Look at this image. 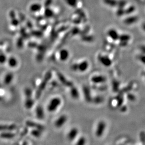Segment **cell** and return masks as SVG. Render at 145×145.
<instances>
[{
	"instance_id": "cell-10",
	"label": "cell",
	"mask_w": 145,
	"mask_h": 145,
	"mask_svg": "<svg viewBox=\"0 0 145 145\" xmlns=\"http://www.w3.org/2000/svg\"><path fill=\"white\" fill-rule=\"evenodd\" d=\"M35 114L37 118L43 120L45 116V113L43 107L40 105H38L35 109Z\"/></svg>"
},
{
	"instance_id": "cell-16",
	"label": "cell",
	"mask_w": 145,
	"mask_h": 145,
	"mask_svg": "<svg viewBox=\"0 0 145 145\" xmlns=\"http://www.w3.org/2000/svg\"><path fill=\"white\" fill-rule=\"evenodd\" d=\"M16 134L12 131L3 132L0 134V137L4 139H11L16 136Z\"/></svg>"
},
{
	"instance_id": "cell-20",
	"label": "cell",
	"mask_w": 145,
	"mask_h": 145,
	"mask_svg": "<svg viewBox=\"0 0 145 145\" xmlns=\"http://www.w3.org/2000/svg\"><path fill=\"white\" fill-rule=\"evenodd\" d=\"M42 131H43L40 129H33L30 132V133H31V135L33 136L34 137L36 138H39L42 135Z\"/></svg>"
},
{
	"instance_id": "cell-6",
	"label": "cell",
	"mask_w": 145,
	"mask_h": 145,
	"mask_svg": "<svg viewBox=\"0 0 145 145\" xmlns=\"http://www.w3.org/2000/svg\"><path fill=\"white\" fill-rule=\"evenodd\" d=\"M90 81L95 85H102L106 83L107 78L102 74H95L91 77Z\"/></svg>"
},
{
	"instance_id": "cell-23",
	"label": "cell",
	"mask_w": 145,
	"mask_h": 145,
	"mask_svg": "<svg viewBox=\"0 0 145 145\" xmlns=\"http://www.w3.org/2000/svg\"><path fill=\"white\" fill-rule=\"evenodd\" d=\"M7 59L6 56L4 53H0V64H4L7 62Z\"/></svg>"
},
{
	"instance_id": "cell-3",
	"label": "cell",
	"mask_w": 145,
	"mask_h": 145,
	"mask_svg": "<svg viewBox=\"0 0 145 145\" xmlns=\"http://www.w3.org/2000/svg\"><path fill=\"white\" fill-rule=\"evenodd\" d=\"M107 128L106 122L103 120H100L96 125L94 130L95 136L98 138H102Z\"/></svg>"
},
{
	"instance_id": "cell-14",
	"label": "cell",
	"mask_w": 145,
	"mask_h": 145,
	"mask_svg": "<svg viewBox=\"0 0 145 145\" xmlns=\"http://www.w3.org/2000/svg\"><path fill=\"white\" fill-rule=\"evenodd\" d=\"M35 104V101L33 97H26L25 101V107L27 109H30L33 107Z\"/></svg>"
},
{
	"instance_id": "cell-4",
	"label": "cell",
	"mask_w": 145,
	"mask_h": 145,
	"mask_svg": "<svg viewBox=\"0 0 145 145\" xmlns=\"http://www.w3.org/2000/svg\"><path fill=\"white\" fill-rule=\"evenodd\" d=\"M89 63L85 60L79 63L74 64L71 66V69L74 71H79L80 72H85L89 68Z\"/></svg>"
},
{
	"instance_id": "cell-5",
	"label": "cell",
	"mask_w": 145,
	"mask_h": 145,
	"mask_svg": "<svg viewBox=\"0 0 145 145\" xmlns=\"http://www.w3.org/2000/svg\"><path fill=\"white\" fill-rule=\"evenodd\" d=\"M68 120V117L66 114H63L58 116L55 120L54 125L55 127L57 129H61L66 125Z\"/></svg>"
},
{
	"instance_id": "cell-21",
	"label": "cell",
	"mask_w": 145,
	"mask_h": 145,
	"mask_svg": "<svg viewBox=\"0 0 145 145\" xmlns=\"http://www.w3.org/2000/svg\"><path fill=\"white\" fill-rule=\"evenodd\" d=\"M41 5L40 4L38 3H34L32 4L29 7V10L30 11L33 13L37 12L38 11H40L41 9Z\"/></svg>"
},
{
	"instance_id": "cell-2",
	"label": "cell",
	"mask_w": 145,
	"mask_h": 145,
	"mask_svg": "<svg viewBox=\"0 0 145 145\" xmlns=\"http://www.w3.org/2000/svg\"><path fill=\"white\" fill-rule=\"evenodd\" d=\"M63 103L62 99L59 96H55L50 100L46 106V109L50 113H54L59 109Z\"/></svg>"
},
{
	"instance_id": "cell-9",
	"label": "cell",
	"mask_w": 145,
	"mask_h": 145,
	"mask_svg": "<svg viewBox=\"0 0 145 145\" xmlns=\"http://www.w3.org/2000/svg\"><path fill=\"white\" fill-rule=\"evenodd\" d=\"M57 77L58 80H59L60 82L61 83L63 86L69 88L72 86H74L73 83L66 78V77L62 74L58 73L57 74Z\"/></svg>"
},
{
	"instance_id": "cell-18",
	"label": "cell",
	"mask_w": 145,
	"mask_h": 145,
	"mask_svg": "<svg viewBox=\"0 0 145 145\" xmlns=\"http://www.w3.org/2000/svg\"><path fill=\"white\" fill-rule=\"evenodd\" d=\"M104 102V98L102 96L97 95L94 97L93 96L92 97V103H93L95 105H100L103 103Z\"/></svg>"
},
{
	"instance_id": "cell-27",
	"label": "cell",
	"mask_w": 145,
	"mask_h": 145,
	"mask_svg": "<svg viewBox=\"0 0 145 145\" xmlns=\"http://www.w3.org/2000/svg\"></svg>"
},
{
	"instance_id": "cell-8",
	"label": "cell",
	"mask_w": 145,
	"mask_h": 145,
	"mask_svg": "<svg viewBox=\"0 0 145 145\" xmlns=\"http://www.w3.org/2000/svg\"><path fill=\"white\" fill-rule=\"evenodd\" d=\"M83 95L85 101L87 103H92V96L91 89L89 86L84 85L82 87Z\"/></svg>"
},
{
	"instance_id": "cell-19",
	"label": "cell",
	"mask_w": 145,
	"mask_h": 145,
	"mask_svg": "<svg viewBox=\"0 0 145 145\" xmlns=\"http://www.w3.org/2000/svg\"><path fill=\"white\" fill-rule=\"evenodd\" d=\"M75 145H86L87 140L84 136H79L76 139Z\"/></svg>"
},
{
	"instance_id": "cell-1",
	"label": "cell",
	"mask_w": 145,
	"mask_h": 145,
	"mask_svg": "<svg viewBox=\"0 0 145 145\" xmlns=\"http://www.w3.org/2000/svg\"><path fill=\"white\" fill-rule=\"evenodd\" d=\"M52 74L50 71H49L45 74L43 79L40 81L39 86L37 87L36 92L35 93L36 99H39L43 91L45 90L47 85L52 79Z\"/></svg>"
},
{
	"instance_id": "cell-24",
	"label": "cell",
	"mask_w": 145,
	"mask_h": 145,
	"mask_svg": "<svg viewBox=\"0 0 145 145\" xmlns=\"http://www.w3.org/2000/svg\"><path fill=\"white\" fill-rule=\"evenodd\" d=\"M69 57V55L67 51H62V52L60 54V60L62 61H65L68 59Z\"/></svg>"
},
{
	"instance_id": "cell-17",
	"label": "cell",
	"mask_w": 145,
	"mask_h": 145,
	"mask_svg": "<svg viewBox=\"0 0 145 145\" xmlns=\"http://www.w3.org/2000/svg\"><path fill=\"white\" fill-rule=\"evenodd\" d=\"M14 75L12 72L7 73L4 77V82L6 85H9L13 80Z\"/></svg>"
},
{
	"instance_id": "cell-7",
	"label": "cell",
	"mask_w": 145,
	"mask_h": 145,
	"mask_svg": "<svg viewBox=\"0 0 145 145\" xmlns=\"http://www.w3.org/2000/svg\"><path fill=\"white\" fill-rule=\"evenodd\" d=\"M79 131L78 128L73 127L70 129L67 134V138L69 141L75 140L79 135Z\"/></svg>"
},
{
	"instance_id": "cell-15",
	"label": "cell",
	"mask_w": 145,
	"mask_h": 145,
	"mask_svg": "<svg viewBox=\"0 0 145 145\" xmlns=\"http://www.w3.org/2000/svg\"><path fill=\"white\" fill-rule=\"evenodd\" d=\"M8 66L11 68H15L18 65V62L17 58L14 56H10L7 59V62Z\"/></svg>"
},
{
	"instance_id": "cell-22",
	"label": "cell",
	"mask_w": 145,
	"mask_h": 145,
	"mask_svg": "<svg viewBox=\"0 0 145 145\" xmlns=\"http://www.w3.org/2000/svg\"><path fill=\"white\" fill-rule=\"evenodd\" d=\"M24 94L25 97H33V92L32 89L29 87H27L24 90Z\"/></svg>"
},
{
	"instance_id": "cell-12",
	"label": "cell",
	"mask_w": 145,
	"mask_h": 145,
	"mask_svg": "<svg viewBox=\"0 0 145 145\" xmlns=\"http://www.w3.org/2000/svg\"><path fill=\"white\" fill-rule=\"evenodd\" d=\"M26 124L28 127H31L33 129H38L42 131L44 130V126H43V125L33 121L28 120L26 123Z\"/></svg>"
},
{
	"instance_id": "cell-25",
	"label": "cell",
	"mask_w": 145,
	"mask_h": 145,
	"mask_svg": "<svg viewBox=\"0 0 145 145\" xmlns=\"http://www.w3.org/2000/svg\"><path fill=\"white\" fill-rule=\"evenodd\" d=\"M127 98L130 101H134L136 99V96L134 94H132V93L129 94L127 96Z\"/></svg>"
},
{
	"instance_id": "cell-26",
	"label": "cell",
	"mask_w": 145,
	"mask_h": 145,
	"mask_svg": "<svg viewBox=\"0 0 145 145\" xmlns=\"http://www.w3.org/2000/svg\"><path fill=\"white\" fill-rule=\"evenodd\" d=\"M1 99V96H0V100Z\"/></svg>"
},
{
	"instance_id": "cell-11",
	"label": "cell",
	"mask_w": 145,
	"mask_h": 145,
	"mask_svg": "<svg viewBox=\"0 0 145 145\" xmlns=\"http://www.w3.org/2000/svg\"><path fill=\"white\" fill-rule=\"evenodd\" d=\"M69 95L74 100H78L80 96V93L79 90L75 86H73L69 87Z\"/></svg>"
},
{
	"instance_id": "cell-13",
	"label": "cell",
	"mask_w": 145,
	"mask_h": 145,
	"mask_svg": "<svg viewBox=\"0 0 145 145\" xmlns=\"http://www.w3.org/2000/svg\"><path fill=\"white\" fill-rule=\"evenodd\" d=\"M16 128L17 125L15 124L0 125V131L2 132L13 131Z\"/></svg>"
}]
</instances>
